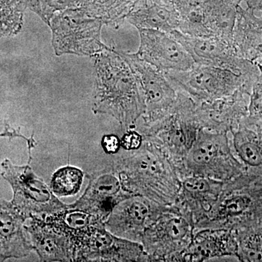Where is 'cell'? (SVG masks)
<instances>
[{"instance_id":"8","label":"cell","mask_w":262,"mask_h":262,"mask_svg":"<svg viewBox=\"0 0 262 262\" xmlns=\"http://www.w3.org/2000/svg\"><path fill=\"white\" fill-rule=\"evenodd\" d=\"M138 30L141 42L136 54L157 70L163 73L184 72L195 66L187 50L169 33L150 29Z\"/></svg>"},{"instance_id":"12","label":"cell","mask_w":262,"mask_h":262,"mask_svg":"<svg viewBox=\"0 0 262 262\" xmlns=\"http://www.w3.org/2000/svg\"><path fill=\"white\" fill-rule=\"evenodd\" d=\"M243 91L212 101L196 103V120L203 128L213 132L234 130L248 115V103Z\"/></svg>"},{"instance_id":"27","label":"cell","mask_w":262,"mask_h":262,"mask_svg":"<svg viewBox=\"0 0 262 262\" xmlns=\"http://www.w3.org/2000/svg\"><path fill=\"white\" fill-rule=\"evenodd\" d=\"M1 137H8L10 139L16 137L23 138L24 139L27 141V144H28L29 152H31V150L35 146L36 144V141L33 139L32 136L31 138L25 137V136L20 134V129L15 130V129L10 127L7 122L5 123V131H3V133H0V138Z\"/></svg>"},{"instance_id":"10","label":"cell","mask_w":262,"mask_h":262,"mask_svg":"<svg viewBox=\"0 0 262 262\" xmlns=\"http://www.w3.org/2000/svg\"><path fill=\"white\" fill-rule=\"evenodd\" d=\"M87 177L89 186L83 194L70 205V208L88 212L106 222L117 203L131 195L122 189L113 168L98 170Z\"/></svg>"},{"instance_id":"17","label":"cell","mask_w":262,"mask_h":262,"mask_svg":"<svg viewBox=\"0 0 262 262\" xmlns=\"http://www.w3.org/2000/svg\"><path fill=\"white\" fill-rule=\"evenodd\" d=\"M232 40L237 56L257 63L262 57V19L237 9Z\"/></svg>"},{"instance_id":"26","label":"cell","mask_w":262,"mask_h":262,"mask_svg":"<svg viewBox=\"0 0 262 262\" xmlns=\"http://www.w3.org/2000/svg\"><path fill=\"white\" fill-rule=\"evenodd\" d=\"M101 146L106 154L115 155L121 148V140L114 134L105 135L101 139Z\"/></svg>"},{"instance_id":"7","label":"cell","mask_w":262,"mask_h":262,"mask_svg":"<svg viewBox=\"0 0 262 262\" xmlns=\"http://www.w3.org/2000/svg\"><path fill=\"white\" fill-rule=\"evenodd\" d=\"M169 34L184 46L195 64L211 66L241 72L258 68L257 63L237 56L232 40L220 37H191L179 30Z\"/></svg>"},{"instance_id":"6","label":"cell","mask_w":262,"mask_h":262,"mask_svg":"<svg viewBox=\"0 0 262 262\" xmlns=\"http://www.w3.org/2000/svg\"><path fill=\"white\" fill-rule=\"evenodd\" d=\"M149 256L140 243L117 237L105 223L91 227L76 248L75 261H145Z\"/></svg>"},{"instance_id":"23","label":"cell","mask_w":262,"mask_h":262,"mask_svg":"<svg viewBox=\"0 0 262 262\" xmlns=\"http://www.w3.org/2000/svg\"><path fill=\"white\" fill-rule=\"evenodd\" d=\"M257 64L259 74L253 82L248 103V115L243 122L246 126L262 130V66Z\"/></svg>"},{"instance_id":"9","label":"cell","mask_w":262,"mask_h":262,"mask_svg":"<svg viewBox=\"0 0 262 262\" xmlns=\"http://www.w3.org/2000/svg\"><path fill=\"white\" fill-rule=\"evenodd\" d=\"M158 216L156 206L149 198L131 195L117 203L105 227L117 237L141 244L146 229Z\"/></svg>"},{"instance_id":"13","label":"cell","mask_w":262,"mask_h":262,"mask_svg":"<svg viewBox=\"0 0 262 262\" xmlns=\"http://www.w3.org/2000/svg\"><path fill=\"white\" fill-rule=\"evenodd\" d=\"M25 228L41 261H74L75 251L70 239L45 215H32Z\"/></svg>"},{"instance_id":"22","label":"cell","mask_w":262,"mask_h":262,"mask_svg":"<svg viewBox=\"0 0 262 262\" xmlns=\"http://www.w3.org/2000/svg\"><path fill=\"white\" fill-rule=\"evenodd\" d=\"M83 179L84 172L82 170L67 165L58 169L53 174L50 187L56 195H75L80 192Z\"/></svg>"},{"instance_id":"15","label":"cell","mask_w":262,"mask_h":262,"mask_svg":"<svg viewBox=\"0 0 262 262\" xmlns=\"http://www.w3.org/2000/svg\"><path fill=\"white\" fill-rule=\"evenodd\" d=\"M238 255V243L232 229H207L192 237L184 253L189 261H201L214 257Z\"/></svg>"},{"instance_id":"25","label":"cell","mask_w":262,"mask_h":262,"mask_svg":"<svg viewBox=\"0 0 262 262\" xmlns=\"http://www.w3.org/2000/svg\"><path fill=\"white\" fill-rule=\"evenodd\" d=\"M121 140V147L127 151L139 150L142 146L144 137L139 132L134 130H127Z\"/></svg>"},{"instance_id":"5","label":"cell","mask_w":262,"mask_h":262,"mask_svg":"<svg viewBox=\"0 0 262 262\" xmlns=\"http://www.w3.org/2000/svg\"><path fill=\"white\" fill-rule=\"evenodd\" d=\"M118 52L130 66L144 97L146 111L143 117L144 130H146L172 113L178 98V91L174 89L163 72L143 61L136 53Z\"/></svg>"},{"instance_id":"19","label":"cell","mask_w":262,"mask_h":262,"mask_svg":"<svg viewBox=\"0 0 262 262\" xmlns=\"http://www.w3.org/2000/svg\"><path fill=\"white\" fill-rule=\"evenodd\" d=\"M127 18L137 29H155L167 33L179 29L178 12L165 3L146 5L127 15Z\"/></svg>"},{"instance_id":"24","label":"cell","mask_w":262,"mask_h":262,"mask_svg":"<svg viewBox=\"0 0 262 262\" xmlns=\"http://www.w3.org/2000/svg\"><path fill=\"white\" fill-rule=\"evenodd\" d=\"M183 189L187 195L198 201L206 200L208 196L212 198L215 194L209 181L204 177H190L185 179L183 182Z\"/></svg>"},{"instance_id":"11","label":"cell","mask_w":262,"mask_h":262,"mask_svg":"<svg viewBox=\"0 0 262 262\" xmlns=\"http://www.w3.org/2000/svg\"><path fill=\"white\" fill-rule=\"evenodd\" d=\"M192 230L187 220L180 215H161L146 229L141 244L151 258H163L189 246L192 241Z\"/></svg>"},{"instance_id":"18","label":"cell","mask_w":262,"mask_h":262,"mask_svg":"<svg viewBox=\"0 0 262 262\" xmlns=\"http://www.w3.org/2000/svg\"><path fill=\"white\" fill-rule=\"evenodd\" d=\"M233 134V146L245 173L262 178V130L242 122Z\"/></svg>"},{"instance_id":"4","label":"cell","mask_w":262,"mask_h":262,"mask_svg":"<svg viewBox=\"0 0 262 262\" xmlns=\"http://www.w3.org/2000/svg\"><path fill=\"white\" fill-rule=\"evenodd\" d=\"M1 175L13 189L12 203L28 218L32 215L53 214L70 208L29 165H17L5 159L1 163Z\"/></svg>"},{"instance_id":"20","label":"cell","mask_w":262,"mask_h":262,"mask_svg":"<svg viewBox=\"0 0 262 262\" xmlns=\"http://www.w3.org/2000/svg\"><path fill=\"white\" fill-rule=\"evenodd\" d=\"M238 255L241 261H262V222L237 229Z\"/></svg>"},{"instance_id":"3","label":"cell","mask_w":262,"mask_h":262,"mask_svg":"<svg viewBox=\"0 0 262 262\" xmlns=\"http://www.w3.org/2000/svg\"><path fill=\"white\" fill-rule=\"evenodd\" d=\"M103 21L77 10H66L50 21L52 45L57 56H95L105 48L101 41Z\"/></svg>"},{"instance_id":"2","label":"cell","mask_w":262,"mask_h":262,"mask_svg":"<svg viewBox=\"0 0 262 262\" xmlns=\"http://www.w3.org/2000/svg\"><path fill=\"white\" fill-rule=\"evenodd\" d=\"M258 74V68L241 72L195 64L189 70L166 72L164 75L174 89L185 93L194 102L200 103L230 96L237 91H243L250 96Z\"/></svg>"},{"instance_id":"21","label":"cell","mask_w":262,"mask_h":262,"mask_svg":"<svg viewBox=\"0 0 262 262\" xmlns=\"http://www.w3.org/2000/svg\"><path fill=\"white\" fill-rule=\"evenodd\" d=\"M26 0H0V37L16 35L21 30Z\"/></svg>"},{"instance_id":"16","label":"cell","mask_w":262,"mask_h":262,"mask_svg":"<svg viewBox=\"0 0 262 262\" xmlns=\"http://www.w3.org/2000/svg\"><path fill=\"white\" fill-rule=\"evenodd\" d=\"M192 147L189 160L202 170L210 171L222 161H237L229 151L227 133L210 132L201 127Z\"/></svg>"},{"instance_id":"1","label":"cell","mask_w":262,"mask_h":262,"mask_svg":"<svg viewBox=\"0 0 262 262\" xmlns=\"http://www.w3.org/2000/svg\"><path fill=\"white\" fill-rule=\"evenodd\" d=\"M95 84L92 110L111 115L124 128H131L146 111L135 75L114 48L105 46L95 55Z\"/></svg>"},{"instance_id":"14","label":"cell","mask_w":262,"mask_h":262,"mask_svg":"<svg viewBox=\"0 0 262 262\" xmlns=\"http://www.w3.org/2000/svg\"><path fill=\"white\" fill-rule=\"evenodd\" d=\"M28 219L11 201L0 200V262L27 257L33 251L25 228Z\"/></svg>"},{"instance_id":"28","label":"cell","mask_w":262,"mask_h":262,"mask_svg":"<svg viewBox=\"0 0 262 262\" xmlns=\"http://www.w3.org/2000/svg\"><path fill=\"white\" fill-rule=\"evenodd\" d=\"M258 63V64L262 66V57L261 58H260L259 60H258V61H257V63Z\"/></svg>"}]
</instances>
